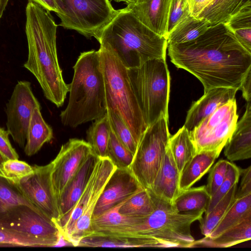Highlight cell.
Instances as JSON below:
<instances>
[{"mask_svg": "<svg viewBox=\"0 0 251 251\" xmlns=\"http://www.w3.org/2000/svg\"><path fill=\"white\" fill-rule=\"evenodd\" d=\"M237 89L228 87H216L209 90L192 104L188 111L183 126L189 132L193 130L203 119L218 107L235 99Z\"/></svg>", "mask_w": 251, "mask_h": 251, "instance_id": "cell-17", "label": "cell"}, {"mask_svg": "<svg viewBox=\"0 0 251 251\" xmlns=\"http://www.w3.org/2000/svg\"><path fill=\"white\" fill-rule=\"evenodd\" d=\"M111 127L106 113L95 120L87 131V142L99 158L106 157Z\"/></svg>", "mask_w": 251, "mask_h": 251, "instance_id": "cell-31", "label": "cell"}, {"mask_svg": "<svg viewBox=\"0 0 251 251\" xmlns=\"http://www.w3.org/2000/svg\"><path fill=\"white\" fill-rule=\"evenodd\" d=\"M28 54L24 67L36 77L46 98L59 107L69 92L56 48L57 25L50 12L28 1L25 8Z\"/></svg>", "mask_w": 251, "mask_h": 251, "instance_id": "cell-2", "label": "cell"}, {"mask_svg": "<svg viewBox=\"0 0 251 251\" xmlns=\"http://www.w3.org/2000/svg\"><path fill=\"white\" fill-rule=\"evenodd\" d=\"M33 166L18 159L0 162V173L13 183L33 173Z\"/></svg>", "mask_w": 251, "mask_h": 251, "instance_id": "cell-37", "label": "cell"}, {"mask_svg": "<svg viewBox=\"0 0 251 251\" xmlns=\"http://www.w3.org/2000/svg\"><path fill=\"white\" fill-rule=\"evenodd\" d=\"M91 153V146L82 139L71 138L62 145L51 161V181L56 202L65 186Z\"/></svg>", "mask_w": 251, "mask_h": 251, "instance_id": "cell-13", "label": "cell"}, {"mask_svg": "<svg viewBox=\"0 0 251 251\" xmlns=\"http://www.w3.org/2000/svg\"><path fill=\"white\" fill-rule=\"evenodd\" d=\"M225 25L239 43L251 53V0H247Z\"/></svg>", "mask_w": 251, "mask_h": 251, "instance_id": "cell-25", "label": "cell"}, {"mask_svg": "<svg viewBox=\"0 0 251 251\" xmlns=\"http://www.w3.org/2000/svg\"><path fill=\"white\" fill-rule=\"evenodd\" d=\"M155 207V201L151 193L141 188L122 204L119 212L129 217H142L150 214Z\"/></svg>", "mask_w": 251, "mask_h": 251, "instance_id": "cell-30", "label": "cell"}, {"mask_svg": "<svg viewBox=\"0 0 251 251\" xmlns=\"http://www.w3.org/2000/svg\"><path fill=\"white\" fill-rule=\"evenodd\" d=\"M251 213V193L235 198L226 213L208 237H215L238 223Z\"/></svg>", "mask_w": 251, "mask_h": 251, "instance_id": "cell-29", "label": "cell"}, {"mask_svg": "<svg viewBox=\"0 0 251 251\" xmlns=\"http://www.w3.org/2000/svg\"><path fill=\"white\" fill-rule=\"evenodd\" d=\"M241 168L229 161L226 177L215 193L211 197L210 201L205 214L208 213L226 195L231 188L237 184L240 177Z\"/></svg>", "mask_w": 251, "mask_h": 251, "instance_id": "cell-38", "label": "cell"}, {"mask_svg": "<svg viewBox=\"0 0 251 251\" xmlns=\"http://www.w3.org/2000/svg\"><path fill=\"white\" fill-rule=\"evenodd\" d=\"M33 167V173L14 184L31 203L55 223L59 214L51 181L52 163Z\"/></svg>", "mask_w": 251, "mask_h": 251, "instance_id": "cell-12", "label": "cell"}, {"mask_svg": "<svg viewBox=\"0 0 251 251\" xmlns=\"http://www.w3.org/2000/svg\"><path fill=\"white\" fill-rule=\"evenodd\" d=\"M167 48L171 61L196 77L204 93L216 87L239 90L251 69V53L223 24L210 27L194 40Z\"/></svg>", "mask_w": 251, "mask_h": 251, "instance_id": "cell-1", "label": "cell"}, {"mask_svg": "<svg viewBox=\"0 0 251 251\" xmlns=\"http://www.w3.org/2000/svg\"><path fill=\"white\" fill-rule=\"evenodd\" d=\"M126 199L100 216L93 218L92 233L134 236L135 227L138 223L139 217L125 216L119 212L120 207Z\"/></svg>", "mask_w": 251, "mask_h": 251, "instance_id": "cell-20", "label": "cell"}, {"mask_svg": "<svg viewBox=\"0 0 251 251\" xmlns=\"http://www.w3.org/2000/svg\"><path fill=\"white\" fill-rule=\"evenodd\" d=\"M251 239V213L216 237L204 236L195 240L193 247L228 248Z\"/></svg>", "mask_w": 251, "mask_h": 251, "instance_id": "cell-21", "label": "cell"}, {"mask_svg": "<svg viewBox=\"0 0 251 251\" xmlns=\"http://www.w3.org/2000/svg\"><path fill=\"white\" fill-rule=\"evenodd\" d=\"M28 1L37 4L50 12L52 11L56 14L59 11L55 0H28Z\"/></svg>", "mask_w": 251, "mask_h": 251, "instance_id": "cell-45", "label": "cell"}, {"mask_svg": "<svg viewBox=\"0 0 251 251\" xmlns=\"http://www.w3.org/2000/svg\"><path fill=\"white\" fill-rule=\"evenodd\" d=\"M239 90L242 91L243 97L247 102L251 101V69L243 78Z\"/></svg>", "mask_w": 251, "mask_h": 251, "instance_id": "cell-44", "label": "cell"}, {"mask_svg": "<svg viewBox=\"0 0 251 251\" xmlns=\"http://www.w3.org/2000/svg\"><path fill=\"white\" fill-rule=\"evenodd\" d=\"M7 130L0 127V162L10 159H19V155L12 146Z\"/></svg>", "mask_w": 251, "mask_h": 251, "instance_id": "cell-41", "label": "cell"}, {"mask_svg": "<svg viewBox=\"0 0 251 251\" xmlns=\"http://www.w3.org/2000/svg\"><path fill=\"white\" fill-rule=\"evenodd\" d=\"M237 189V184H235L211 210L205 214L204 217L200 221L201 231L204 236H209L223 218L235 199Z\"/></svg>", "mask_w": 251, "mask_h": 251, "instance_id": "cell-33", "label": "cell"}, {"mask_svg": "<svg viewBox=\"0 0 251 251\" xmlns=\"http://www.w3.org/2000/svg\"><path fill=\"white\" fill-rule=\"evenodd\" d=\"M59 25L88 39L99 40L104 27L118 13L109 0H55Z\"/></svg>", "mask_w": 251, "mask_h": 251, "instance_id": "cell-8", "label": "cell"}, {"mask_svg": "<svg viewBox=\"0 0 251 251\" xmlns=\"http://www.w3.org/2000/svg\"><path fill=\"white\" fill-rule=\"evenodd\" d=\"M141 188L129 169L116 168L98 199L92 219L128 198Z\"/></svg>", "mask_w": 251, "mask_h": 251, "instance_id": "cell-14", "label": "cell"}, {"mask_svg": "<svg viewBox=\"0 0 251 251\" xmlns=\"http://www.w3.org/2000/svg\"><path fill=\"white\" fill-rule=\"evenodd\" d=\"M221 151H203L196 152L184 167L180 175V192L191 187L211 168Z\"/></svg>", "mask_w": 251, "mask_h": 251, "instance_id": "cell-22", "label": "cell"}, {"mask_svg": "<svg viewBox=\"0 0 251 251\" xmlns=\"http://www.w3.org/2000/svg\"><path fill=\"white\" fill-rule=\"evenodd\" d=\"M240 173V185L237 189L235 198L243 197L251 193V166L246 169H241Z\"/></svg>", "mask_w": 251, "mask_h": 251, "instance_id": "cell-42", "label": "cell"}, {"mask_svg": "<svg viewBox=\"0 0 251 251\" xmlns=\"http://www.w3.org/2000/svg\"><path fill=\"white\" fill-rule=\"evenodd\" d=\"M210 27L205 19L190 15L181 21L168 34V44H181L194 40Z\"/></svg>", "mask_w": 251, "mask_h": 251, "instance_id": "cell-26", "label": "cell"}, {"mask_svg": "<svg viewBox=\"0 0 251 251\" xmlns=\"http://www.w3.org/2000/svg\"><path fill=\"white\" fill-rule=\"evenodd\" d=\"M99 158L91 153L65 186L57 200L59 217L55 223L58 228L67 219L81 196Z\"/></svg>", "mask_w": 251, "mask_h": 251, "instance_id": "cell-15", "label": "cell"}, {"mask_svg": "<svg viewBox=\"0 0 251 251\" xmlns=\"http://www.w3.org/2000/svg\"><path fill=\"white\" fill-rule=\"evenodd\" d=\"M98 41L127 68L138 67L149 60L166 58L168 47L165 37L151 30L125 8L118 9Z\"/></svg>", "mask_w": 251, "mask_h": 251, "instance_id": "cell-3", "label": "cell"}, {"mask_svg": "<svg viewBox=\"0 0 251 251\" xmlns=\"http://www.w3.org/2000/svg\"><path fill=\"white\" fill-rule=\"evenodd\" d=\"M103 76L107 110L117 114L138 144L148 127L133 90L127 68L109 50L99 49Z\"/></svg>", "mask_w": 251, "mask_h": 251, "instance_id": "cell-5", "label": "cell"}, {"mask_svg": "<svg viewBox=\"0 0 251 251\" xmlns=\"http://www.w3.org/2000/svg\"><path fill=\"white\" fill-rule=\"evenodd\" d=\"M251 101H248L242 117L224 147V154L231 161L251 157Z\"/></svg>", "mask_w": 251, "mask_h": 251, "instance_id": "cell-19", "label": "cell"}, {"mask_svg": "<svg viewBox=\"0 0 251 251\" xmlns=\"http://www.w3.org/2000/svg\"><path fill=\"white\" fill-rule=\"evenodd\" d=\"M171 0H127L125 8L155 33L167 38V22Z\"/></svg>", "mask_w": 251, "mask_h": 251, "instance_id": "cell-16", "label": "cell"}, {"mask_svg": "<svg viewBox=\"0 0 251 251\" xmlns=\"http://www.w3.org/2000/svg\"><path fill=\"white\" fill-rule=\"evenodd\" d=\"M106 114L111 129L116 137L134 155L137 144L129 128L120 117L112 111L107 110Z\"/></svg>", "mask_w": 251, "mask_h": 251, "instance_id": "cell-36", "label": "cell"}, {"mask_svg": "<svg viewBox=\"0 0 251 251\" xmlns=\"http://www.w3.org/2000/svg\"><path fill=\"white\" fill-rule=\"evenodd\" d=\"M169 146L180 174L186 164L196 153L188 130L183 126L171 136Z\"/></svg>", "mask_w": 251, "mask_h": 251, "instance_id": "cell-28", "label": "cell"}, {"mask_svg": "<svg viewBox=\"0 0 251 251\" xmlns=\"http://www.w3.org/2000/svg\"><path fill=\"white\" fill-rule=\"evenodd\" d=\"M40 104L34 95L30 82L19 81L6 105V127L15 143L24 148L33 111Z\"/></svg>", "mask_w": 251, "mask_h": 251, "instance_id": "cell-11", "label": "cell"}, {"mask_svg": "<svg viewBox=\"0 0 251 251\" xmlns=\"http://www.w3.org/2000/svg\"><path fill=\"white\" fill-rule=\"evenodd\" d=\"M235 99L218 107L189 132L196 152L222 151L231 137L237 122Z\"/></svg>", "mask_w": 251, "mask_h": 251, "instance_id": "cell-9", "label": "cell"}, {"mask_svg": "<svg viewBox=\"0 0 251 251\" xmlns=\"http://www.w3.org/2000/svg\"><path fill=\"white\" fill-rule=\"evenodd\" d=\"M169 118L164 115L143 134L129 168L140 186L150 190L162 164L171 134Z\"/></svg>", "mask_w": 251, "mask_h": 251, "instance_id": "cell-7", "label": "cell"}, {"mask_svg": "<svg viewBox=\"0 0 251 251\" xmlns=\"http://www.w3.org/2000/svg\"><path fill=\"white\" fill-rule=\"evenodd\" d=\"M9 0H0V19L8 3Z\"/></svg>", "mask_w": 251, "mask_h": 251, "instance_id": "cell-46", "label": "cell"}, {"mask_svg": "<svg viewBox=\"0 0 251 251\" xmlns=\"http://www.w3.org/2000/svg\"><path fill=\"white\" fill-rule=\"evenodd\" d=\"M228 162L229 161L226 160L220 159L210 168L206 186L211 197L224 181L226 176Z\"/></svg>", "mask_w": 251, "mask_h": 251, "instance_id": "cell-40", "label": "cell"}, {"mask_svg": "<svg viewBox=\"0 0 251 251\" xmlns=\"http://www.w3.org/2000/svg\"><path fill=\"white\" fill-rule=\"evenodd\" d=\"M247 0H214L197 17L206 20L210 27L226 24Z\"/></svg>", "mask_w": 251, "mask_h": 251, "instance_id": "cell-27", "label": "cell"}, {"mask_svg": "<svg viewBox=\"0 0 251 251\" xmlns=\"http://www.w3.org/2000/svg\"><path fill=\"white\" fill-rule=\"evenodd\" d=\"M190 15L188 0H171L167 22V36L181 21Z\"/></svg>", "mask_w": 251, "mask_h": 251, "instance_id": "cell-39", "label": "cell"}, {"mask_svg": "<svg viewBox=\"0 0 251 251\" xmlns=\"http://www.w3.org/2000/svg\"><path fill=\"white\" fill-rule=\"evenodd\" d=\"M73 69L69 101L60 116L63 125L76 127L102 117L107 107L99 50L81 52Z\"/></svg>", "mask_w": 251, "mask_h": 251, "instance_id": "cell-4", "label": "cell"}, {"mask_svg": "<svg viewBox=\"0 0 251 251\" xmlns=\"http://www.w3.org/2000/svg\"><path fill=\"white\" fill-rule=\"evenodd\" d=\"M0 227L52 242L55 247L59 246L63 238L53 221L26 205L10 210L0 219Z\"/></svg>", "mask_w": 251, "mask_h": 251, "instance_id": "cell-10", "label": "cell"}, {"mask_svg": "<svg viewBox=\"0 0 251 251\" xmlns=\"http://www.w3.org/2000/svg\"><path fill=\"white\" fill-rule=\"evenodd\" d=\"M211 196L206 185L189 188L180 192L172 205L178 212H205L210 201Z\"/></svg>", "mask_w": 251, "mask_h": 251, "instance_id": "cell-24", "label": "cell"}, {"mask_svg": "<svg viewBox=\"0 0 251 251\" xmlns=\"http://www.w3.org/2000/svg\"><path fill=\"white\" fill-rule=\"evenodd\" d=\"M214 0H188L191 14L197 17Z\"/></svg>", "mask_w": 251, "mask_h": 251, "instance_id": "cell-43", "label": "cell"}, {"mask_svg": "<svg viewBox=\"0 0 251 251\" xmlns=\"http://www.w3.org/2000/svg\"><path fill=\"white\" fill-rule=\"evenodd\" d=\"M0 246L55 247V244L0 227Z\"/></svg>", "mask_w": 251, "mask_h": 251, "instance_id": "cell-34", "label": "cell"}, {"mask_svg": "<svg viewBox=\"0 0 251 251\" xmlns=\"http://www.w3.org/2000/svg\"><path fill=\"white\" fill-rule=\"evenodd\" d=\"M53 138L52 128L45 121L41 107H35L30 118L24 147L25 154L30 156L36 154L46 143Z\"/></svg>", "mask_w": 251, "mask_h": 251, "instance_id": "cell-23", "label": "cell"}, {"mask_svg": "<svg viewBox=\"0 0 251 251\" xmlns=\"http://www.w3.org/2000/svg\"><path fill=\"white\" fill-rule=\"evenodd\" d=\"M127 72L148 126L162 115L169 118L170 76L166 58L149 60Z\"/></svg>", "mask_w": 251, "mask_h": 251, "instance_id": "cell-6", "label": "cell"}, {"mask_svg": "<svg viewBox=\"0 0 251 251\" xmlns=\"http://www.w3.org/2000/svg\"><path fill=\"white\" fill-rule=\"evenodd\" d=\"M106 156L117 168L129 169L134 155L118 139L111 129Z\"/></svg>", "mask_w": 251, "mask_h": 251, "instance_id": "cell-35", "label": "cell"}, {"mask_svg": "<svg viewBox=\"0 0 251 251\" xmlns=\"http://www.w3.org/2000/svg\"><path fill=\"white\" fill-rule=\"evenodd\" d=\"M180 175L168 146L161 167L148 191L156 197L172 204L180 193Z\"/></svg>", "mask_w": 251, "mask_h": 251, "instance_id": "cell-18", "label": "cell"}, {"mask_svg": "<svg viewBox=\"0 0 251 251\" xmlns=\"http://www.w3.org/2000/svg\"><path fill=\"white\" fill-rule=\"evenodd\" d=\"M22 205L43 214L26 198L15 184L0 173V219L13 208Z\"/></svg>", "mask_w": 251, "mask_h": 251, "instance_id": "cell-32", "label": "cell"}, {"mask_svg": "<svg viewBox=\"0 0 251 251\" xmlns=\"http://www.w3.org/2000/svg\"><path fill=\"white\" fill-rule=\"evenodd\" d=\"M113 0V1L117 2H122V1L126 2L127 0Z\"/></svg>", "mask_w": 251, "mask_h": 251, "instance_id": "cell-47", "label": "cell"}]
</instances>
